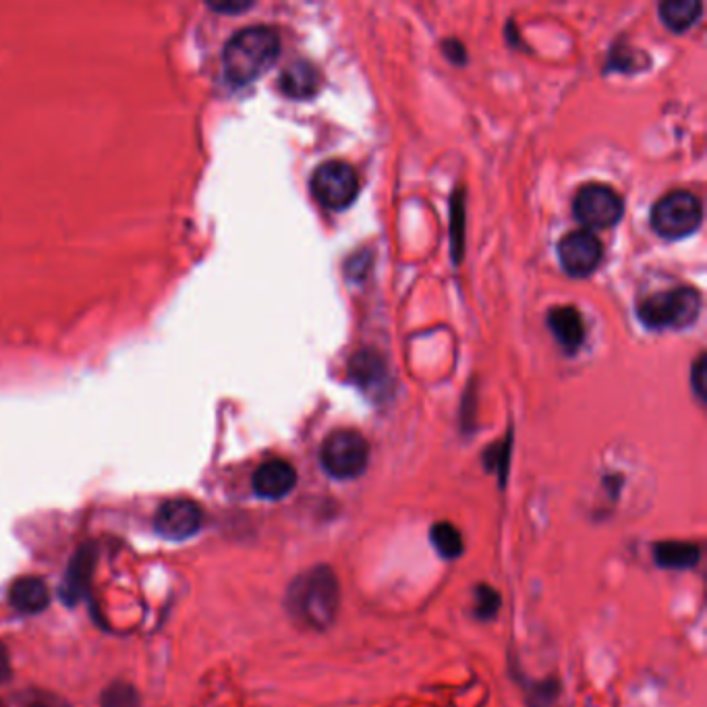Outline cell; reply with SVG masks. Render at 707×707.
I'll list each match as a JSON object with an SVG mask.
<instances>
[{"mask_svg":"<svg viewBox=\"0 0 707 707\" xmlns=\"http://www.w3.org/2000/svg\"><path fill=\"white\" fill-rule=\"evenodd\" d=\"M575 218L587 229H608L625 212V202L616 189L604 183H587L573 197Z\"/></svg>","mask_w":707,"mask_h":707,"instance_id":"7","label":"cell"},{"mask_svg":"<svg viewBox=\"0 0 707 707\" xmlns=\"http://www.w3.org/2000/svg\"><path fill=\"white\" fill-rule=\"evenodd\" d=\"M693 386L697 390V397L703 401V397H705V359H703V355L697 359V363L693 367Z\"/></svg>","mask_w":707,"mask_h":707,"instance_id":"21","label":"cell"},{"mask_svg":"<svg viewBox=\"0 0 707 707\" xmlns=\"http://www.w3.org/2000/svg\"><path fill=\"white\" fill-rule=\"evenodd\" d=\"M324 471L334 479H355L370 463V444L355 430H334L320 448Z\"/></svg>","mask_w":707,"mask_h":707,"instance_id":"5","label":"cell"},{"mask_svg":"<svg viewBox=\"0 0 707 707\" xmlns=\"http://www.w3.org/2000/svg\"><path fill=\"white\" fill-rule=\"evenodd\" d=\"M703 220L699 197L687 189H674L652 208V226L664 239H683L693 235Z\"/></svg>","mask_w":707,"mask_h":707,"instance_id":"4","label":"cell"},{"mask_svg":"<svg viewBox=\"0 0 707 707\" xmlns=\"http://www.w3.org/2000/svg\"><path fill=\"white\" fill-rule=\"evenodd\" d=\"M204 525L202 506L189 498H173L160 504L154 515V531L166 542H183Z\"/></svg>","mask_w":707,"mask_h":707,"instance_id":"8","label":"cell"},{"mask_svg":"<svg viewBox=\"0 0 707 707\" xmlns=\"http://www.w3.org/2000/svg\"><path fill=\"white\" fill-rule=\"evenodd\" d=\"M9 602L21 614H40L50 604L48 585L38 577H21L11 585Z\"/></svg>","mask_w":707,"mask_h":707,"instance_id":"14","label":"cell"},{"mask_svg":"<svg viewBox=\"0 0 707 707\" xmlns=\"http://www.w3.org/2000/svg\"><path fill=\"white\" fill-rule=\"evenodd\" d=\"M280 36L274 27L251 25L239 30L224 46V77L235 88L262 77L278 59Z\"/></svg>","mask_w":707,"mask_h":707,"instance_id":"2","label":"cell"},{"mask_svg":"<svg viewBox=\"0 0 707 707\" xmlns=\"http://www.w3.org/2000/svg\"><path fill=\"white\" fill-rule=\"evenodd\" d=\"M500 593L490 585H479L475 589V616L479 620H492L500 612Z\"/></svg>","mask_w":707,"mask_h":707,"instance_id":"20","label":"cell"},{"mask_svg":"<svg viewBox=\"0 0 707 707\" xmlns=\"http://www.w3.org/2000/svg\"><path fill=\"white\" fill-rule=\"evenodd\" d=\"M602 258V241L591 231H571L558 241V260L571 276H589L600 266Z\"/></svg>","mask_w":707,"mask_h":707,"instance_id":"9","label":"cell"},{"mask_svg":"<svg viewBox=\"0 0 707 707\" xmlns=\"http://www.w3.org/2000/svg\"><path fill=\"white\" fill-rule=\"evenodd\" d=\"M654 560L662 569L687 571L701 560V548L693 542H660L654 546Z\"/></svg>","mask_w":707,"mask_h":707,"instance_id":"16","label":"cell"},{"mask_svg":"<svg viewBox=\"0 0 707 707\" xmlns=\"http://www.w3.org/2000/svg\"><path fill=\"white\" fill-rule=\"evenodd\" d=\"M11 676V662H9V652L7 647L0 643V685L7 683Z\"/></svg>","mask_w":707,"mask_h":707,"instance_id":"22","label":"cell"},{"mask_svg":"<svg viewBox=\"0 0 707 707\" xmlns=\"http://www.w3.org/2000/svg\"><path fill=\"white\" fill-rule=\"evenodd\" d=\"M287 610L305 629L326 631L332 627L341 610V583L336 573L326 564L303 571L289 585Z\"/></svg>","mask_w":707,"mask_h":707,"instance_id":"1","label":"cell"},{"mask_svg":"<svg viewBox=\"0 0 707 707\" xmlns=\"http://www.w3.org/2000/svg\"><path fill=\"white\" fill-rule=\"evenodd\" d=\"M430 540H432V546L438 552V556L444 560H455L463 554V535L455 525L448 523V521H440L432 527Z\"/></svg>","mask_w":707,"mask_h":707,"instance_id":"18","label":"cell"},{"mask_svg":"<svg viewBox=\"0 0 707 707\" xmlns=\"http://www.w3.org/2000/svg\"><path fill=\"white\" fill-rule=\"evenodd\" d=\"M639 320L652 330L687 328L701 311V295L693 287H676L645 297L639 303Z\"/></svg>","mask_w":707,"mask_h":707,"instance_id":"3","label":"cell"},{"mask_svg":"<svg viewBox=\"0 0 707 707\" xmlns=\"http://www.w3.org/2000/svg\"><path fill=\"white\" fill-rule=\"evenodd\" d=\"M98 560L96 544H83L71 558L65 579L61 583V600L65 606L75 608L83 598L88 596L90 581L94 575V567Z\"/></svg>","mask_w":707,"mask_h":707,"instance_id":"10","label":"cell"},{"mask_svg":"<svg viewBox=\"0 0 707 707\" xmlns=\"http://www.w3.org/2000/svg\"><path fill=\"white\" fill-rule=\"evenodd\" d=\"M351 378L365 390L378 392V388L388 384V367L380 353L359 351L349 363Z\"/></svg>","mask_w":707,"mask_h":707,"instance_id":"15","label":"cell"},{"mask_svg":"<svg viewBox=\"0 0 707 707\" xmlns=\"http://www.w3.org/2000/svg\"><path fill=\"white\" fill-rule=\"evenodd\" d=\"M548 326L564 351L575 353L585 341V322L571 305L552 307L548 314Z\"/></svg>","mask_w":707,"mask_h":707,"instance_id":"13","label":"cell"},{"mask_svg":"<svg viewBox=\"0 0 707 707\" xmlns=\"http://www.w3.org/2000/svg\"><path fill=\"white\" fill-rule=\"evenodd\" d=\"M100 707H141V701L133 685L115 683L102 693Z\"/></svg>","mask_w":707,"mask_h":707,"instance_id":"19","label":"cell"},{"mask_svg":"<svg viewBox=\"0 0 707 707\" xmlns=\"http://www.w3.org/2000/svg\"><path fill=\"white\" fill-rule=\"evenodd\" d=\"M253 492L264 500H282L297 486V471L285 459H270L262 463L251 479Z\"/></svg>","mask_w":707,"mask_h":707,"instance_id":"11","label":"cell"},{"mask_svg":"<svg viewBox=\"0 0 707 707\" xmlns=\"http://www.w3.org/2000/svg\"><path fill=\"white\" fill-rule=\"evenodd\" d=\"M703 5L699 0H666L660 5V17L672 32H685L701 17Z\"/></svg>","mask_w":707,"mask_h":707,"instance_id":"17","label":"cell"},{"mask_svg":"<svg viewBox=\"0 0 707 707\" xmlns=\"http://www.w3.org/2000/svg\"><path fill=\"white\" fill-rule=\"evenodd\" d=\"M278 86L282 94L293 100L314 98L322 90V73L314 63L301 59L287 65V69L280 73Z\"/></svg>","mask_w":707,"mask_h":707,"instance_id":"12","label":"cell"},{"mask_svg":"<svg viewBox=\"0 0 707 707\" xmlns=\"http://www.w3.org/2000/svg\"><path fill=\"white\" fill-rule=\"evenodd\" d=\"M309 185L316 200L330 210H343L351 206L359 193V177L355 168L343 160L322 162L311 175Z\"/></svg>","mask_w":707,"mask_h":707,"instance_id":"6","label":"cell"}]
</instances>
